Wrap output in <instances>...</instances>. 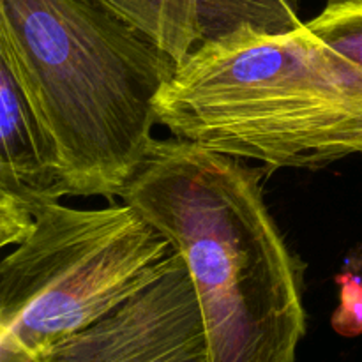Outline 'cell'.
Wrapping results in <instances>:
<instances>
[{
	"instance_id": "cell-11",
	"label": "cell",
	"mask_w": 362,
	"mask_h": 362,
	"mask_svg": "<svg viewBox=\"0 0 362 362\" xmlns=\"http://www.w3.org/2000/svg\"><path fill=\"white\" fill-rule=\"evenodd\" d=\"M172 4L177 18L182 27L193 35L194 45H197V0H172Z\"/></svg>"
},
{
	"instance_id": "cell-7",
	"label": "cell",
	"mask_w": 362,
	"mask_h": 362,
	"mask_svg": "<svg viewBox=\"0 0 362 362\" xmlns=\"http://www.w3.org/2000/svg\"><path fill=\"white\" fill-rule=\"evenodd\" d=\"M303 25L296 0H197L194 48L243 28L262 34H286Z\"/></svg>"
},
{
	"instance_id": "cell-6",
	"label": "cell",
	"mask_w": 362,
	"mask_h": 362,
	"mask_svg": "<svg viewBox=\"0 0 362 362\" xmlns=\"http://www.w3.org/2000/svg\"><path fill=\"white\" fill-rule=\"evenodd\" d=\"M0 194L42 209L71 194L52 134L16 74L0 62Z\"/></svg>"
},
{
	"instance_id": "cell-9",
	"label": "cell",
	"mask_w": 362,
	"mask_h": 362,
	"mask_svg": "<svg viewBox=\"0 0 362 362\" xmlns=\"http://www.w3.org/2000/svg\"><path fill=\"white\" fill-rule=\"evenodd\" d=\"M306 25L332 49L362 69V2L325 6Z\"/></svg>"
},
{
	"instance_id": "cell-10",
	"label": "cell",
	"mask_w": 362,
	"mask_h": 362,
	"mask_svg": "<svg viewBox=\"0 0 362 362\" xmlns=\"http://www.w3.org/2000/svg\"><path fill=\"white\" fill-rule=\"evenodd\" d=\"M339 306L332 315V327L339 336L356 338L362 334V278L354 272L338 276Z\"/></svg>"
},
{
	"instance_id": "cell-5",
	"label": "cell",
	"mask_w": 362,
	"mask_h": 362,
	"mask_svg": "<svg viewBox=\"0 0 362 362\" xmlns=\"http://www.w3.org/2000/svg\"><path fill=\"white\" fill-rule=\"evenodd\" d=\"M207 334L186 264H175L37 362H207Z\"/></svg>"
},
{
	"instance_id": "cell-3",
	"label": "cell",
	"mask_w": 362,
	"mask_h": 362,
	"mask_svg": "<svg viewBox=\"0 0 362 362\" xmlns=\"http://www.w3.org/2000/svg\"><path fill=\"white\" fill-rule=\"evenodd\" d=\"M156 113L179 140L267 172L318 168L362 154V69L306 23L243 28L177 64Z\"/></svg>"
},
{
	"instance_id": "cell-8",
	"label": "cell",
	"mask_w": 362,
	"mask_h": 362,
	"mask_svg": "<svg viewBox=\"0 0 362 362\" xmlns=\"http://www.w3.org/2000/svg\"><path fill=\"white\" fill-rule=\"evenodd\" d=\"M94 2L144 32L177 64L182 62L193 52V35L182 27L177 18L172 0H94Z\"/></svg>"
},
{
	"instance_id": "cell-2",
	"label": "cell",
	"mask_w": 362,
	"mask_h": 362,
	"mask_svg": "<svg viewBox=\"0 0 362 362\" xmlns=\"http://www.w3.org/2000/svg\"><path fill=\"white\" fill-rule=\"evenodd\" d=\"M0 62L57 145L74 197H120L177 62L94 0H0Z\"/></svg>"
},
{
	"instance_id": "cell-1",
	"label": "cell",
	"mask_w": 362,
	"mask_h": 362,
	"mask_svg": "<svg viewBox=\"0 0 362 362\" xmlns=\"http://www.w3.org/2000/svg\"><path fill=\"white\" fill-rule=\"evenodd\" d=\"M265 173L193 141L154 140L120 193L182 257L207 362H296L306 334L300 265L265 205Z\"/></svg>"
},
{
	"instance_id": "cell-4",
	"label": "cell",
	"mask_w": 362,
	"mask_h": 362,
	"mask_svg": "<svg viewBox=\"0 0 362 362\" xmlns=\"http://www.w3.org/2000/svg\"><path fill=\"white\" fill-rule=\"evenodd\" d=\"M179 253L131 205L39 211L0 264V362H37L158 281Z\"/></svg>"
},
{
	"instance_id": "cell-12",
	"label": "cell",
	"mask_w": 362,
	"mask_h": 362,
	"mask_svg": "<svg viewBox=\"0 0 362 362\" xmlns=\"http://www.w3.org/2000/svg\"><path fill=\"white\" fill-rule=\"evenodd\" d=\"M349 2H362V0H327V6H336V4H349Z\"/></svg>"
}]
</instances>
